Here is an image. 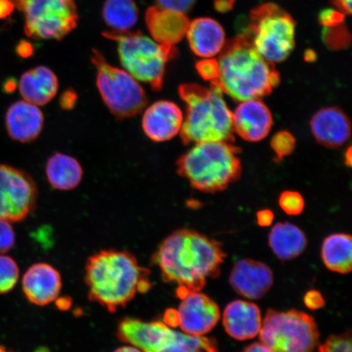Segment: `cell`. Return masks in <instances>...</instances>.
Returning a JSON list of instances; mask_svg holds the SVG:
<instances>
[{"instance_id": "8", "label": "cell", "mask_w": 352, "mask_h": 352, "mask_svg": "<svg viewBox=\"0 0 352 352\" xmlns=\"http://www.w3.org/2000/svg\"><path fill=\"white\" fill-rule=\"evenodd\" d=\"M296 25L292 16L276 3L261 4L250 12L243 33L264 59L272 64L288 58L296 45Z\"/></svg>"}, {"instance_id": "6", "label": "cell", "mask_w": 352, "mask_h": 352, "mask_svg": "<svg viewBox=\"0 0 352 352\" xmlns=\"http://www.w3.org/2000/svg\"><path fill=\"white\" fill-rule=\"evenodd\" d=\"M103 35L117 43L123 69L154 91L162 90L166 64L177 54L175 46L158 43L140 32L112 30Z\"/></svg>"}, {"instance_id": "44", "label": "cell", "mask_w": 352, "mask_h": 352, "mask_svg": "<svg viewBox=\"0 0 352 352\" xmlns=\"http://www.w3.org/2000/svg\"><path fill=\"white\" fill-rule=\"evenodd\" d=\"M17 54L22 57H28L32 54V50L30 44L26 42L20 43L19 47L16 48Z\"/></svg>"}, {"instance_id": "3", "label": "cell", "mask_w": 352, "mask_h": 352, "mask_svg": "<svg viewBox=\"0 0 352 352\" xmlns=\"http://www.w3.org/2000/svg\"><path fill=\"white\" fill-rule=\"evenodd\" d=\"M218 86L233 100L244 101L270 95L279 85L274 64L258 54L244 34L226 42L218 58Z\"/></svg>"}, {"instance_id": "2", "label": "cell", "mask_w": 352, "mask_h": 352, "mask_svg": "<svg viewBox=\"0 0 352 352\" xmlns=\"http://www.w3.org/2000/svg\"><path fill=\"white\" fill-rule=\"evenodd\" d=\"M151 271L125 250H103L88 258L85 284L92 302L114 314L152 287Z\"/></svg>"}, {"instance_id": "29", "label": "cell", "mask_w": 352, "mask_h": 352, "mask_svg": "<svg viewBox=\"0 0 352 352\" xmlns=\"http://www.w3.org/2000/svg\"><path fill=\"white\" fill-rule=\"evenodd\" d=\"M271 146L279 160L289 155L296 148V139L287 131H281L272 138Z\"/></svg>"}, {"instance_id": "31", "label": "cell", "mask_w": 352, "mask_h": 352, "mask_svg": "<svg viewBox=\"0 0 352 352\" xmlns=\"http://www.w3.org/2000/svg\"><path fill=\"white\" fill-rule=\"evenodd\" d=\"M279 205L286 214L298 215L305 208V200L300 193L285 191L279 197Z\"/></svg>"}, {"instance_id": "46", "label": "cell", "mask_w": 352, "mask_h": 352, "mask_svg": "<svg viewBox=\"0 0 352 352\" xmlns=\"http://www.w3.org/2000/svg\"><path fill=\"white\" fill-rule=\"evenodd\" d=\"M113 352H142L138 347L134 346H123L121 347H118V349L114 351Z\"/></svg>"}, {"instance_id": "48", "label": "cell", "mask_w": 352, "mask_h": 352, "mask_svg": "<svg viewBox=\"0 0 352 352\" xmlns=\"http://www.w3.org/2000/svg\"><path fill=\"white\" fill-rule=\"evenodd\" d=\"M0 352H15V351H13L11 349H7V347L3 346L1 344H0Z\"/></svg>"}, {"instance_id": "7", "label": "cell", "mask_w": 352, "mask_h": 352, "mask_svg": "<svg viewBox=\"0 0 352 352\" xmlns=\"http://www.w3.org/2000/svg\"><path fill=\"white\" fill-rule=\"evenodd\" d=\"M117 337L142 352H218L214 338L175 331L162 321L122 319L118 325Z\"/></svg>"}, {"instance_id": "33", "label": "cell", "mask_w": 352, "mask_h": 352, "mask_svg": "<svg viewBox=\"0 0 352 352\" xmlns=\"http://www.w3.org/2000/svg\"><path fill=\"white\" fill-rule=\"evenodd\" d=\"M196 69L200 76L205 80L212 82L218 78L219 69L217 59H202L197 63Z\"/></svg>"}, {"instance_id": "11", "label": "cell", "mask_w": 352, "mask_h": 352, "mask_svg": "<svg viewBox=\"0 0 352 352\" xmlns=\"http://www.w3.org/2000/svg\"><path fill=\"white\" fill-rule=\"evenodd\" d=\"M23 12L25 35L35 39L60 41L76 28L74 0H11Z\"/></svg>"}, {"instance_id": "34", "label": "cell", "mask_w": 352, "mask_h": 352, "mask_svg": "<svg viewBox=\"0 0 352 352\" xmlns=\"http://www.w3.org/2000/svg\"><path fill=\"white\" fill-rule=\"evenodd\" d=\"M157 7L166 10L186 13L191 10L196 0H156Z\"/></svg>"}, {"instance_id": "4", "label": "cell", "mask_w": 352, "mask_h": 352, "mask_svg": "<svg viewBox=\"0 0 352 352\" xmlns=\"http://www.w3.org/2000/svg\"><path fill=\"white\" fill-rule=\"evenodd\" d=\"M220 88L195 83L180 85L179 94L186 104L180 138L184 144L210 142H234L232 113Z\"/></svg>"}, {"instance_id": "20", "label": "cell", "mask_w": 352, "mask_h": 352, "mask_svg": "<svg viewBox=\"0 0 352 352\" xmlns=\"http://www.w3.org/2000/svg\"><path fill=\"white\" fill-rule=\"evenodd\" d=\"M310 127L316 142L328 148L342 146L351 136L349 118L338 107L320 109L311 118Z\"/></svg>"}, {"instance_id": "42", "label": "cell", "mask_w": 352, "mask_h": 352, "mask_svg": "<svg viewBox=\"0 0 352 352\" xmlns=\"http://www.w3.org/2000/svg\"><path fill=\"white\" fill-rule=\"evenodd\" d=\"M333 3L344 15H350L351 13V0H333Z\"/></svg>"}, {"instance_id": "36", "label": "cell", "mask_w": 352, "mask_h": 352, "mask_svg": "<svg viewBox=\"0 0 352 352\" xmlns=\"http://www.w3.org/2000/svg\"><path fill=\"white\" fill-rule=\"evenodd\" d=\"M305 305L311 310H318L324 306V299L318 290H310L303 298Z\"/></svg>"}, {"instance_id": "1", "label": "cell", "mask_w": 352, "mask_h": 352, "mask_svg": "<svg viewBox=\"0 0 352 352\" xmlns=\"http://www.w3.org/2000/svg\"><path fill=\"white\" fill-rule=\"evenodd\" d=\"M226 257L220 242L182 228L162 242L152 261L166 283L177 285L176 294L182 298L200 292L209 278H217Z\"/></svg>"}, {"instance_id": "47", "label": "cell", "mask_w": 352, "mask_h": 352, "mask_svg": "<svg viewBox=\"0 0 352 352\" xmlns=\"http://www.w3.org/2000/svg\"><path fill=\"white\" fill-rule=\"evenodd\" d=\"M345 157H346V160H345L346 164L347 166H350L351 165V157H352L351 147L349 149H347Z\"/></svg>"}, {"instance_id": "27", "label": "cell", "mask_w": 352, "mask_h": 352, "mask_svg": "<svg viewBox=\"0 0 352 352\" xmlns=\"http://www.w3.org/2000/svg\"><path fill=\"white\" fill-rule=\"evenodd\" d=\"M138 7L134 0H105L103 17L113 30H129L138 22Z\"/></svg>"}, {"instance_id": "12", "label": "cell", "mask_w": 352, "mask_h": 352, "mask_svg": "<svg viewBox=\"0 0 352 352\" xmlns=\"http://www.w3.org/2000/svg\"><path fill=\"white\" fill-rule=\"evenodd\" d=\"M38 188L32 176L10 165L0 164V219L20 222L36 206Z\"/></svg>"}, {"instance_id": "5", "label": "cell", "mask_w": 352, "mask_h": 352, "mask_svg": "<svg viewBox=\"0 0 352 352\" xmlns=\"http://www.w3.org/2000/svg\"><path fill=\"white\" fill-rule=\"evenodd\" d=\"M239 152L230 142L195 144L179 158L176 164L178 173L197 190L222 191L240 177Z\"/></svg>"}, {"instance_id": "22", "label": "cell", "mask_w": 352, "mask_h": 352, "mask_svg": "<svg viewBox=\"0 0 352 352\" xmlns=\"http://www.w3.org/2000/svg\"><path fill=\"white\" fill-rule=\"evenodd\" d=\"M186 36L193 54L204 59L219 55L226 43L222 25L210 17L190 22Z\"/></svg>"}, {"instance_id": "14", "label": "cell", "mask_w": 352, "mask_h": 352, "mask_svg": "<svg viewBox=\"0 0 352 352\" xmlns=\"http://www.w3.org/2000/svg\"><path fill=\"white\" fill-rule=\"evenodd\" d=\"M230 285L242 297L249 299L263 298L274 285L270 267L253 259H241L232 267Z\"/></svg>"}, {"instance_id": "19", "label": "cell", "mask_w": 352, "mask_h": 352, "mask_svg": "<svg viewBox=\"0 0 352 352\" xmlns=\"http://www.w3.org/2000/svg\"><path fill=\"white\" fill-rule=\"evenodd\" d=\"M145 22L153 41L170 46H175L186 36L190 24L186 13L157 6L148 8Z\"/></svg>"}, {"instance_id": "45", "label": "cell", "mask_w": 352, "mask_h": 352, "mask_svg": "<svg viewBox=\"0 0 352 352\" xmlns=\"http://www.w3.org/2000/svg\"><path fill=\"white\" fill-rule=\"evenodd\" d=\"M17 87V83L15 81V79L10 78L7 79L6 82H4L3 85V89L4 91L7 92V94H12V92L16 90Z\"/></svg>"}, {"instance_id": "28", "label": "cell", "mask_w": 352, "mask_h": 352, "mask_svg": "<svg viewBox=\"0 0 352 352\" xmlns=\"http://www.w3.org/2000/svg\"><path fill=\"white\" fill-rule=\"evenodd\" d=\"M20 271L14 259L0 255V294H8L19 281Z\"/></svg>"}, {"instance_id": "23", "label": "cell", "mask_w": 352, "mask_h": 352, "mask_svg": "<svg viewBox=\"0 0 352 352\" xmlns=\"http://www.w3.org/2000/svg\"><path fill=\"white\" fill-rule=\"evenodd\" d=\"M19 88L23 99L38 107L50 102L58 91V79L46 66L39 65L22 74Z\"/></svg>"}, {"instance_id": "10", "label": "cell", "mask_w": 352, "mask_h": 352, "mask_svg": "<svg viewBox=\"0 0 352 352\" xmlns=\"http://www.w3.org/2000/svg\"><path fill=\"white\" fill-rule=\"evenodd\" d=\"M96 69V85L101 98L114 116L134 117L146 107L148 99L139 81L125 69L109 64L98 50L92 51Z\"/></svg>"}, {"instance_id": "32", "label": "cell", "mask_w": 352, "mask_h": 352, "mask_svg": "<svg viewBox=\"0 0 352 352\" xmlns=\"http://www.w3.org/2000/svg\"><path fill=\"white\" fill-rule=\"evenodd\" d=\"M15 242V232L11 224L6 220L0 219V254L10 252Z\"/></svg>"}, {"instance_id": "39", "label": "cell", "mask_w": 352, "mask_h": 352, "mask_svg": "<svg viewBox=\"0 0 352 352\" xmlns=\"http://www.w3.org/2000/svg\"><path fill=\"white\" fill-rule=\"evenodd\" d=\"M164 323L170 327H179V316L177 311L168 309L165 312Z\"/></svg>"}, {"instance_id": "43", "label": "cell", "mask_w": 352, "mask_h": 352, "mask_svg": "<svg viewBox=\"0 0 352 352\" xmlns=\"http://www.w3.org/2000/svg\"><path fill=\"white\" fill-rule=\"evenodd\" d=\"M242 352H274L270 349L263 344L262 342H254Z\"/></svg>"}, {"instance_id": "37", "label": "cell", "mask_w": 352, "mask_h": 352, "mask_svg": "<svg viewBox=\"0 0 352 352\" xmlns=\"http://www.w3.org/2000/svg\"><path fill=\"white\" fill-rule=\"evenodd\" d=\"M274 219V214L270 210H259L257 213V221L259 226L267 227L271 226Z\"/></svg>"}, {"instance_id": "16", "label": "cell", "mask_w": 352, "mask_h": 352, "mask_svg": "<svg viewBox=\"0 0 352 352\" xmlns=\"http://www.w3.org/2000/svg\"><path fill=\"white\" fill-rule=\"evenodd\" d=\"M272 123L270 109L258 99L241 101L232 113L233 130L246 142H258L266 138Z\"/></svg>"}, {"instance_id": "17", "label": "cell", "mask_w": 352, "mask_h": 352, "mask_svg": "<svg viewBox=\"0 0 352 352\" xmlns=\"http://www.w3.org/2000/svg\"><path fill=\"white\" fill-rule=\"evenodd\" d=\"M61 287L60 272L45 263L34 264L22 279V289L26 298L36 306H46L55 301Z\"/></svg>"}, {"instance_id": "40", "label": "cell", "mask_w": 352, "mask_h": 352, "mask_svg": "<svg viewBox=\"0 0 352 352\" xmlns=\"http://www.w3.org/2000/svg\"><path fill=\"white\" fill-rule=\"evenodd\" d=\"M14 10L11 0H0V19H6Z\"/></svg>"}, {"instance_id": "35", "label": "cell", "mask_w": 352, "mask_h": 352, "mask_svg": "<svg viewBox=\"0 0 352 352\" xmlns=\"http://www.w3.org/2000/svg\"><path fill=\"white\" fill-rule=\"evenodd\" d=\"M345 16L340 11L325 10L320 12V22L325 28H333V26L340 25Z\"/></svg>"}, {"instance_id": "25", "label": "cell", "mask_w": 352, "mask_h": 352, "mask_svg": "<svg viewBox=\"0 0 352 352\" xmlns=\"http://www.w3.org/2000/svg\"><path fill=\"white\" fill-rule=\"evenodd\" d=\"M46 175L52 188L56 190L68 191L78 186L82 182L83 171L76 158L56 153L47 160Z\"/></svg>"}, {"instance_id": "9", "label": "cell", "mask_w": 352, "mask_h": 352, "mask_svg": "<svg viewBox=\"0 0 352 352\" xmlns=\"http://www.w3.org/2000/svg\"><path fill=\"white\" fill-rule=\"evenodd\" d=\"M258 334L274 352H314L320 337L314 318L297 310H268Z\"/></svg>"}, {"instance_id": "41", "label": "cell", "mask_w": 352, "mask_h": 352, "mask_svg": "<svg viewBox=\"0 0 352 352\" xmlns=\"http://www.w3.org/2000/svg\"><path fill=\"white\" fill-rule=\"evenodd\" d=\"M76 100L77 96L73 91H66L61 96V107L64 109H72L76 104Z\"/></svg>"}, {"instance_id": "26", "label": "cell", "mask_w": 352, "mask_h": 352, "mask_svg": "<svg viewBox=\"0 0 352 352\" xmlns=\"http://www.w3.org/2000/svg\"><path fill=\"white\" fill-rule=\"evenodd\" d=\"M321 257L330 271L349 274L352 267V239L349 234L336 233L324 239Z\"/></svg>"}, {"instance_id": "13", "label": "cell", "mask_w": 352, "mask_h": 352, "mask_svg": "<svg viewBox=\"0 0 352 352\" xmlns=\"http://www.w3.org/2000/svg\"><path fill=\"white\" fill-rule=\"evenodd\" d=\"M177 310L179 327L184 333L204 336L217 324L220 311L217 302L206 294L191 292L184 296Z\"/></svg>"}, {"instance_id": "24", "label": "cell", "mask_w": 352, "mask_h": 352, "mask_svg": "<svg viewBox=\"0 0 352 352\" xmlns=\"http://www.w3.org/2000/svg\"><path fill=\"white\" fill-rule=\"evenodd\" d=\"M307 243L305 232L289 222L277 223L268 236L270 248L283 261L298 257L305 252Z\"/></svg>"}, {"instance_id": "18", "label": "cell", "mask_w": 352, "mask_h": 352, "mask_svg": "<svg viewBox=\"0 0 352 352\" xmlns=\"http://www.w3.org/2000/svg\"><path fill=\"white\" fill-rule=\"evenodd\" d=\"M44 116L38 105L26 100L16 101L8 109L6 126L8 135L15 142H32L41 135Z\"/></svg>"}, {"instance_id": "38", "label": "cell", "mask_w": 352, "mask_h": 352, "mask_svg": "<svg viewBox=\"0 0 352 352\" xmlns=\"http://www.w3.org/2000/svg\"><path fill=\"white\" fill-rule=\"evenodd\" d=\"M215 10L226 13L232 10L236 0H213Z\"/></svg>"}, {"instance_id": "15", "label": "cell", "mask_w": 352, "mask_h": 352, "mask_svg": "<svg viewBox=\"0 0 352 352\" xmlns=\"http://www.w3.org/2000/svg\"><path fill=\"white\" fill-rule=\"evenodd\" d=\"M183 121V113L177 104L173 101L158 100L145 109L142 129L153 142H165L179 133Z\"/></svg>"}, {"instance_id": "21", "label": "cell", "mask_w": 352, "mask_h": 352, "mask_svg": "<svg viewBox=\"0 0 352 352\" xmlns=\"http://www.w3.org/2000/svg\"><path fill=\"white\" fill-rule=\"evenodd\" d=\"M262 321L261 311L253 302L233 301L223 311V327L228 336L236 340L245 341L256 337Z\"/></svg>"}, {"instance_id": "30", "label": "cell", "mask_w": 352, "mask_h": 352, "mask_svg": "<svg viewBox=\"0 0 352 352\" xmlns=\"http://www.w3.org/2000/svg\"><path fill=\"white\" fill-rule=\"evenodd\" d=\"M351 332L346 331L328 338L320 345L318 352H351Z\"/></svg>"}]
</instances>
